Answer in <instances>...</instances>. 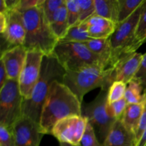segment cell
Masks as SVG:
<instances>
[{"instance_id":"cell-1","label":"cell","mask_w":146,"mask_h":146,"mask_svg":"<svg viewBox=\"0 0 146 146\" xmlns=\"http://www.w3.org/2000/svg\"><path fill=\"white\" fill-rule=\"evenodd\" d=\"M82 104L76 96L61 81L52 84L43 106L39 121L42 133L51 134L56 124L72 115H81Z\"/></svg>"},{"instance_id":"cell-2","label":"cell","mask_w":146,"mask_h":146,"mask_svg":"<svg viewBox=\"0 0 146 146\" xmlns=\"http://www.w3.org/2000/svg\"><path fill=\"white\" fill-rule=\"evenodd\" d=\"M65 74L66 70L53 54L44 56L38 82L30 98L23 102V116L39 123L43 106L52 84L56 81L62 82Z\"/></svg>"},{"instance_id":"cell-3","label":"cell","mask_w":146,"mask_h":146,"mask_svg":"<svg viewBox=\"0 0 146 146\" xmlns=\"http://www.w3.org/2000/svg\"><path fill=\"white\" fill-rule=\"evenodd\" d=\"M41 5L21 12L26 29L24 46L27 51L51 55L58 39L51 30Z\"/></svg>"},{"instance_id":"cell-4","label":"cell","mask_w":146,"mask_h":146,"mask_svg":"<svg viewBox=\"0 0 146 146\" xmlns=\"http://www.w3.org/2000/svg\"><path fill=\"white\" fill-rule=\"evenodd\" d=\"M114 67L106 68L101 66H90L77 71H66L62 83L83 104L87 93L95 88L108 91L113 84Z\"/></svg>"},{"instance_id":"cell-5","label":"cell","mask_w":146,"mask_h":146,"mask_svg":"<svg viewBox=\"0 0 146 146\" xmlns=\"http://www.w3.org/2000/svg\"><path fill=\"white\" fill-rule=\"evenodd\" d=\"M145 1L129 18L118 23L114 32L108 38L111 48L110 68L115 66L123 57L136 52L141 46L137 40L135 32Z\"/></svg>"},{"instance_id":"cell-6","label":"cell","mask_w":146,"mask_h":146,"mask_svg":"<svg viewBox=\"0 0 146 146\" xmlns=\"http://www.w3.org/2000/svg\"><path fill=\"white\" fill-rule=\"evenodd\" d=\"M52 54L66 71L95 65L108 68L105 62L83 43L58 42Z\"/></svg>"},{"instance_id":"cell-7","label":"cell","mask_w":146,"mask_h":146,"mask_svg":"<svg viewBox=\"0 0 146 146\" xmlns=\"http://www.w3.org/2000/svg\"><path fill=\"white\" fill-rule=\"evenodd\" d=\"M81 115L86 118L94 128L97 138L102 145L116 119L108 111V91L101 90L96 98L88 104H83Z\"/></svg>"},{"instance_id":"cell-8","label":"cell","mask_w":146,"mask_h":146,"mask_svg":"<svg viewBox=\"0 0 146 146\" xmlns=\"http://www.w3.org/2000/svg\"><path fill=\"white\" fill-rule=\"evenodd\" d=\"M18 81L8 80L0 90V124L13 128L23 117V102Z\"/></svg>"},{"instance_id":"cell-9","label":"cell","mask_w":146,"mask_h":146,"mask_svg":"<svg viewBox=\"0 0 146 146\" xmlns=\"http://www.w3.org/2000/svg\"><path fill=\"white\" fill-rule=\"evenodd\" d=\"M88 121L82 115H72L58 121L52 130L59 143L78 146L84 135Z\"/></svg>"},{"instance_id":"cell-10","label":"cell","mask_w":146,"mask_h":146,"mask_svg":"<svg viewBox=\"0 0 146 146\" xmlns=\"http://www.w3.org/2000/svg\"><path fill=\"white\" fill-rule=\"evenodd\" d=\"M44 54L39 51H28L25 64L18 79L20 92L24 100L30 98L38 81Z\"/></svg>"},{"instance_id":"cell-11","label":"cell","mask_w":146,"mask_h":146,"mask_svg":"<svg viewBox=\"0 0 146 146\" xmlns=\"http://www.w3.org/2000/svg\"><path fill=\"white\" fill-rule=\"evenodd\" d=\"M16 146H39L43 135L39 124L28 117L23 116L14 127Z\"/></svg>"},{"instance_id":"cell-12","label":"cell","mask_w":146,"mask_h":146,"mask_svg":"<svg viewBox=\"0 0 146 146\" xmlns=\"http://www.w3.org/2000/svg\"><path fill=\"white\" fill-rule=\"evenodd\" d=\"M5 14L7 18V25L5 32L1 36L11 47L24 46L26 29L22 14L18 10H11Z\"/></svg>"},{"instance_id":"cell-13","label":"cell","mask_w":146,"mask_h":146,"mask_svg":"<svg viewBox=\"0 0 146 146\" xmlns=\"http://www.w3.org/2000/svg\"><path fill=\"white\" fill-rule=\"evenodd\" d=\"M27 52L24 46L11 47L1 52L0 61L5 66L8 80L18 81L25 64Z\"/></svg>"},{"instance_id":"cell-14","label":"cell","mask_w":146,"mask_h":146,"mask_svg":"<svg viewBox=\"0 0 146 146\" xmlns=\"http://www.w3.org/2000/svg\"><path fill=\"white\" fill-rule=\"evenodd\" d=\"M143 54L135 52L121 58L114 66V81H121L128 85L136 75Z\"/></svg>"},{"instance_id":"cell-15","label":"cell","mask_w":146,"mask_h":146,"mask_svg":"<svg viewBox=\"0 0 146 146\" xmlns=\"http://www.w3.org/2000/svg\"><path fill=\"white\" fill-rule=\"evenodd\" d=\"M135 135L125 126L121 119L116 120L102 146H136Z\"/></svg>"},{"instance_id":"cell-16","label":"cell","mask_w":146,"mask_h":146,"mask_svg":"<svg viewBox=\"0 0 146 146\" xmlns=\"http://www.w3.org/2000/svg\"><path fill=\"white\" fill-rule=\"evenodd\" d=\"M85 21L88 25V34L91 38H108L118 24L95 14Z\"/></svg>"},{"instance_id":"cell-17","label":"cell","mask_w":146,"mask_h":146,"mask_svg":"<svg viewBox=\"0 0 146 146\" xmlns=\"http://www.w3.org/2000/svg\"><path fill=\"white\" fill-rule=\"evenodd\" d=\"M95 15L118 24L119 1L118 0H94Z\"/></svg>"},{"instance_id":"cell-18","label":"cell","mask_w":146,"mask_h":146,"mask_svg":"<svg viewBox=\"0 0 146 146\" xmlns=\"http://www.w3.org/2000/svg\"><path fill=\"white\" fill-rule=\"evenodd\" d=\"M143 104H128L121 120L125 126L136 135L142 115Z\"/></svg>"},{"instance_id":"cell-19","label":"cell","mask_w":146,"mask_h":146,"mask_svg":"<svg viewBox=\"0 0 146 146\" xmlns=\"http://www.w3.org/2000/svg\"><path fill=\"white\" fill-rule=\"evenodd\" d=\"M83 44L94 54L99 56L105 62L107 68H110L111 48L109 38H91Z\"/></svg>"},{"instance_id":"cell-20","label":"cell","mask_w":146,"mask_h":146,"mask_svg":"<svg viewBox=\"0 0 146 146\" xmlns=\"http://www.w3.org/2000/svg\"><path fill=\"white\" fill-rule=\"evenodd\" d=\"M49 24L51 30L58 41L65 36L70 27L66 3L55 13Z\"/></svg>"},{"instance_id":"cell-21","label":"cell","mask_w":146,"mask_h":146,"mask_svg":"<svg viewBox=\"0 0 146 146\" xmlns=\"http://www.w3.org/2000/svg\"><path fill=\"white\" fill-rule=\"evenodd\" d=\"M88 31V25L86 22L78 23L75 25L70 27L65 36L58 42H78L84 43L91 39Z\"/></svg>"},{"instance_id":"cell-22","label":"cell","mask_w":146,"mask_h":146,"mask_svg":"<svg viewBox=\"0 0 146 146\" xmlns=\"http://www.w3.org/2000/svg\"><path fill=\"white\" fill-rule=\"evenodd\" d=\"M143 88L135 79H133L127 85L124 98L128 104H141L143 100Z\"/></svg>"},{"instance_id":"cell-23","label":"cell","mask_w":146,"mask_h":146,"mask_svg":"<svg viewBox=\"0 0 146 146\" xmlns=\"http://www.w3.org/2000/svg\"><path fill=\"white\" fill-rule=\"evenodd\" d=\"M145 0H118L119 16L118 23H121L129 18L144 2Z\"/></svg>"},{"instance_id":"cell-24","label":"cell","mask_w":146,"mask_h":146,"mask_svg":"<svg viewBox=\"0 0 146 146\" xmlns=\"http://www.w3.org/2000/svg\"><path fill=\"white\" fill-rule=\"evenodd\" d=\"M77 4L79 9V23L84 22L95 14L94 0H77Z\"/></svg>"},{"instance_id":"cell-25","label":"cell","mask_w":146,"mask_h":146,"mask_svg":"<svg viewBox=\"0 0 146 146\" xmlns=\"http://www.w3.org/2000/svg\"><path fill=\"white\" fill-rule=\"evenodd\" d=\"M126 88L127 84L121 81H115L108 91V104H112L124 98Z\"/></svg>"},{"instance_id":"cell-26","label":"cell","mask_w":146,"mask_h":146,"mask_svg":"<svg viewBox=\"0 0 146 146\" xmlns=\"http://www.w3.org/2000/svg\"><path fill=\"white\" fill-rule=\"evenodd\" d=\"M66 0H44V2L41 6L48 23L51 21L55 13L64 6Z\"/></svg>"},{"instance_id":"cell-27","label":"cell","mask_w":146,"mask_h":146,"mask_svg":"<svg viewBox=\"0 0 146 146\" xmlns=\"http://www.w3.org/2000/svg\"><path fill=\"white\" fill-rule=\"evenodd\" d=\"M0 146H16L14 128L0 124Z\"/></svg>"},{"instance_id":"cell-28","label":"cell","mask_w":146,"mask_h":146,"mask_svg":"<svg viewBox=\"0 0 146 146\" xmlns=\"http://www.w3.org/2000/svg\"><path fill=\"white\" fill-rule=\"evenodd\" d=\"M66 7L70 27L79 23L80 14L77 0H66Z\"/></svg>"},{"instance_id":"cell-29","label":"cell","mask_w":146,"mask_h":146,"mask_svg":"<svg viewBox=\"0 0 146 146\" xmlns=\"http://www.w3.org/2000/svg\"><path fill=\"white\" fill-rule=\"evenodd\" d=\"M79 146H102L97 138L94 128L88 123Z\"/></svg>"},{"instance_id":"cell-30","label":"cell","mask_w":146,"mask_h":146,"mask_svg":"<svg viewBox=\"0 0 146 146\" xmlns=\"http://www.w3.org/2000/svg\"><path fill=\"white\" fill-rule=\"evenodd\" d=\"M135 36L141 45L146 43V0L137 26Z\"/></svg>"},{"instance_id":"cell-31","label":"cell","mask_w":146,"mask_h":146,"mask_svg":"<svg viewBox=\"0 0 146 146\" xmlns=\"http://www.w3.org/2000/svg\"><path fill=\"white\" fill-rule=\"evenodd\" d=\"M128 104L125 98H123L122 99L112 104H108V111L111 116L116 120L121 119Z\"/></svg>"},{"instance_id":"cell-32","label":"cell","mask_w":146,"mask_h":146,"mask_svg":"<svg viewBox=\"0 0 146 146\" xmlns=\"http://www.w3.org/2000/svg\"><path fill=\"white\" fill-rule=\"evenodd\" d=\"M143 108L142 115H141V119L140 121L139 127H138V131L135 135L136 138L137 144L141 140L144 131L146 128V90L143 91Z\"/></svg>"},{"instance_id":"cell-33","label":"cell","mask_w":146,"mask_h":146,"mask_svg":"<svg viewBox=\"0 0 146 146\" xmlns=\"http://www.w3.org/2000/svg\"><path fill=\"white\" fill-rule=\"evenodd\" d=\"M133 79L138 81L141 84L144 91L146 90V53L143 56L139 69Z\"/></svg>"},{"instance_id":"cell-34","label":"cell","mask_w":146,"mask_h":146,"mask_svg":"<svg viewBox=\"0 0 146 146\" xmlns=\"http://www.w3.org/2000/svg\"><path fill=\"white\" fill-rule=\"evenodd\" d=\"M43 2L44 0H19L17 10L23 12L29 9L40 6Z\"/></svg>"},{"instance_id":"cell-35","label":"cell","mask_w":146,"mask_h":146,"mask_svg":"<svg viewBox=\"0 0 146 146\" xmlns=\"http://www.w3.org/2000/svg\"><path fill=\"white\" fill-rule=\"evenodd\" d=\"M8 81L7 71L2 61H0V86L1 87Z\"/></svg>"},{"instance_id":"cell-36","label":"cell","mask_w":146,"mask_h":146,"mask_svg":"<svg viewBox=\"0 0 146 146\" xmlns=\"http://www.w3.org/2000/svg\"><path fill=\"white\" fill-rule=\"evenodd\" d=\"M7 25V18L6 14L0 13V33L3 34L5 32Z\"/></svg>"},{"instance_id":"cell-37","label":"cell","mask_w":146,"mask_h":146,"mask_svg":"<svg viewBox=\"0 0 146 146\" xmlns=\"http://www.w3.org/2000/svg\"><path fill=\"white\" fill-rule=\"evenodd\" d=\"M146 144V128L144 131L142 137H141V140L138 142V143L137 144L136 146H145Z\"/></svg>"},{"instance_id":"cell-38","label":"cell","mask_w":146,"mask_h":146,"mask_svg":"<svg viewBox=\"0 0 146 146\" xmlns=\"http://www.w3.org/2000/svg\"><path fill=\"white\" fill-rule=\"evenodd\" d=\"M59 144H60V146H76V145H70V144H68V143H59Z\"/></svg>"},{"instance_id":"cell-39","label":"cell","mask_w":146,"mask_h":146,"mask_svg":"<svg viewBox=\"0 0 146 146\" xmlns=\"http://www.w3.org/2000/svg\"><path fill=\"white\" fill-rule=\"evenodd\" d=\"M145 146H146V144H145Z\"/></svg>"}]
</instances>
